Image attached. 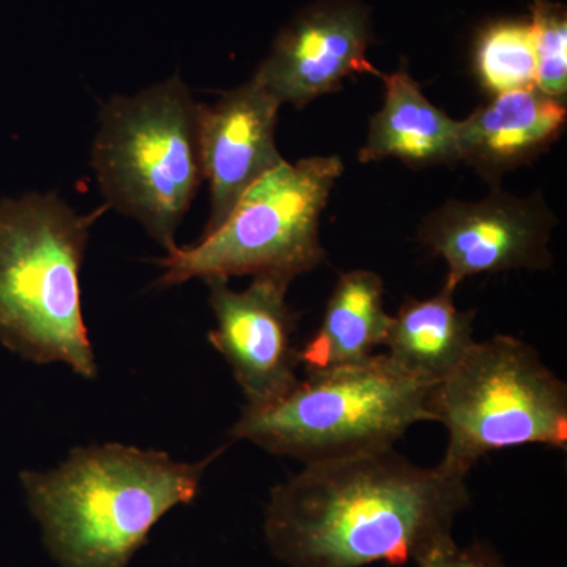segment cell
Wrapping results in <instances>:
<instances>
[{
  "label": "cell",
  "mask_w": 567,
  "mask_h": 567,
  "mask_svg": "<svg viewBox=\"0 0 567 567\" xmlns=\"http://www.w3.org/2000/svg\"><path fill=\"white\" fill-rule=\"evenodd\" d=\"M566 118L565 103L539 89L499 93L458 122V162L486 175L505 173L557 140Z\"/></svg>",
  "instance_id": "cell-12"
},
{
  "label": "cell",
  "mask_w": 567,
  "mask_h": 567,
  "mask_svg": "<svg viewBox=\"0 0 567 567\" xmlns=\"http://www.w3.org/2000/svg\"><path fill=\"white\" fill-rule=\"evenodd\" d=\"M92 166L110 207L167 252L200 182L199 103L177 76L104 106Z\"/></svg>",
  "instance_id": "cell-5"
},
{
  "label": "cell",
  "mask_w": 567,
  "mask_h": 567,
  "mask_svg": "<svg viewBox=\"0 0 567 567\" xmlns=\"http://www.w3.org/2000/svg\"><path fill=\"white\" fill-rule=\"evenodd\" d=\"M223 451L182 464L118 443L76 447L58 468L22 472L21 483L59 567H128L152 528L196 498Z\"/></svg>",
  "instance_id": "cell-2"
},
{
  "label": "cell",
  "mask_w": 567,
  "mask_h": 567,
  "mask_svg": "<svg viewBox=\"0 0 567 567\" xmlns=\"http://www.w3.org/2000/svg\"><path fill=\"white\" fill-rule=\"evenodd\" d=\"M281 106L254 78L224 93L212 106L199 104L200 163L212 193V215L204 235L229 218L254 183L286 162L276 147Z\"/></svg>",
  "instance_id": "cell-11"
},
{
  "label": "cell",
  "mask_w": 567,
  "mask_h": 567,
  "mask_svg": "<svg viewBox=\"0 0 567 567\" xmlns=\"http://www.w3.org/2000/svg\"><path fill=\"white\" fill-rule=\"evenodd\" d=\"M368 11L353 0H323L305 10L278 37L270 58L254 80L279 103L305 107L317 96L342 87L352 74L379 76L365 58Z\"/></svg>",
  "instance_id": "cell-10"
},
{
  "label": "cell",
  "mask_w": 567,
  "mask_h": 567,
  "mask_svg": "<svg viewBox=\"0 0 567 567\" xmlns=\"http://www.w3.org/2000/svg\"><path fill=\"white\" fill-rule=\"evenodd\" d=\"M465 480L394 446L306 464L271 488L265 540L287 567L417 565L456 543L454 522L472 503Z\"/></svg>",
  "instance_id": "cell-1"
},
{
  "label": "cell",
  "mask_w": 567,
  "mask_h": 567,
  "mask_svg": "<svg viewBox=\"0 0 567 567\" xmlns=\"http://www.w3.org/2000/svg\"><path fill=\"white\" fill-rule=\"evenodd\" d=\"M475 65L484 87L495 95L536 87L532 24L502 21L487 25L477 39Z\"/></svg>",
  "instance_id": "cell-16"
},
{
  "label": "cell",
  "mask_w": 567,
  "mask_h": 567,
  "mask_svg": "<svg viewBox=\"0 0 567 567\" xmlns=\"http://www.w3.org/2000/svg\"><path fill=\"white\" fill-rule=\"evenodd\" d=\"M379 78L385 103L372 117L360 162L398 158L416 167L458 162V122L429 102L405 71Z\"/></svg>",
  "instance_id": "cell-13"
},
{
  "label": "cell",
  "mask_w": 567,
  "mask_h": 567,
  "mask_svg": "<svg viewBox=\"0 0 567 567\" xmlns=\"http://www.w3.org/2000/svg\"><path fill=\"white\" fill-rule=\"evenodd\" d=\"M536 89L561 100L567 92V18L559 3L536 0L532 7Z\"/></svg>",
  "instance_id": "cell-17"
},
{
  "label": "cell",
  "mask_w": 567,
  "mask_h": 567,
  "mask_svg": "<svg viewBox=\"0 0 567 567\" xmlns=\"http://www.w3.org/2000/svg\"><path fill=\"white\" fill-rule=\"evenodd\" d=\"M475 311H461L453 290L425 300L409 298L391 316L385 342L388 358L429 386L445 380L475 344Z\"/></svg>",
  "instance_id": "cell-14"
},
{
  "label": "cell",
  "mask_w": 567,
  "mask_h": 567,
  "mask_svg": "<svg viewBox=\"0 0 567 567\" xmlns=\"http://www.w3.org/2000/svg\"><path fill=\"white\" fill-rule=\"evenodd\" d=\"M431 390L385 353L372 354L308 372L275 401L245 405L230 436L305 465L385 450L412 425L432 421Z\"/></svg>",
  "instance_id": "cell-4"
},
{
  "label": "cell",
  "mask_w": 567,
  "mask_h": 567,
  "mask_svg": "<svg viewBox=\"0 0 567 567\" xmlns=\"http://www.w3.org/2000/svg\"><path fill=\"white\" fill-rule=\"evenodd\" d=\"M417 567H505L496 551L484 543L461 547L451 544L431 557L417 563Z\"/></svg>",
  "instance_id": "cell-18"
},
{
  "label": "cell",
  "mask_w": 567,
  "mask_h": 567,
  "mask_svg": "<svg viewBox=\"0 0 567 567\" xmlns=\"http://www.w3.org/2000/svg\"><path fill=\"white\" fill-rule=\"evenodd\" d=\"M344 166L338 156L284 162L254 183L212 234L158 260V286L271 276L292 282L323 262L320 216Z\"/></svg>",
  "instance_id": "cell-7"
},
{
  "label": "cell",
  "mask_w": 567,
  "mask_h": 567,
  "mask_svg": "<svg viewBox=\"0 0 567 567\" xmlns=\"http://www.w3.org/2000/svg\"><path fill=\"white\" fill-rule=\"evenodd\" d=\"M216 328L208 342L233 369L246 405H262L298 382L300 365L293 346L297 316L286 301L290 282L256 276L251 286L235 292L226 279H208Z\"/></svg>",
  "instance_id": "cell-9"
},
{
  "label": "cell",
  "mask_w": 567,
  "mask_h": 567,
  "mask_svg": "<svg viewBox=\"0 0 567 567\" xmlns=\"http://www.w3.org/2000/svg\"><path fill=\"white\" fill-rule=\"evenodd\" d=\"M555 219L536 197L495 193L480 203L450 200L424 219L421 241L446 262V289L470 276L546 270Z\"/></svg>",
  "instance_id": "cell-8"
},
{
  "label": "cell",
  "mask_w": 567,
  "mask_h": 567,
  "mask_svg": "<svg viewBox=\"0 0 567 567\" xmlns=\"http://www.w3.org/2000/svg\"><path fill=\"white\" fill-rule=\"evenodd\" d=\"M385 284L369 270L344 274L336 282L322 324L301 349L306 372L328 371L368 360L383 346L391 316L383 305Z\"/></svg>",
  "instance_id": "cell-15"
},
{
  "label": "cell",
  "mask_w": 567,
  "mask_h": 567,
  "mask_svg": "<svg viewBox=\"0 0 567 567\" xmlns=\"http://www.w3.org/2000/svg\"><path fill=\"white\" fill-rule=\"evenodd\" d=\"M107 208L82 216L54 193L0 203V344L95 379L80 274L92 224Z\"/></svg>",
  "instance_id": "cell-3"
},
{
  "label": "cell",
  "mask_w": 567,
  "mask_h": 567,
  "mask_svg": "<svg viewBox=\"0 0 567 567\" xmlns=\"http://www.w3.org/2000/svg\"><path fill=\"white\" fill-rule=\"evenodd\" d=\"M446 427L439 466L466 477L481 457L525 445L567 450V386L539 353L513 336L475 342L429 399Z\"/></svg>",
  "instance_id": "cell-6"
}]
</instances>
